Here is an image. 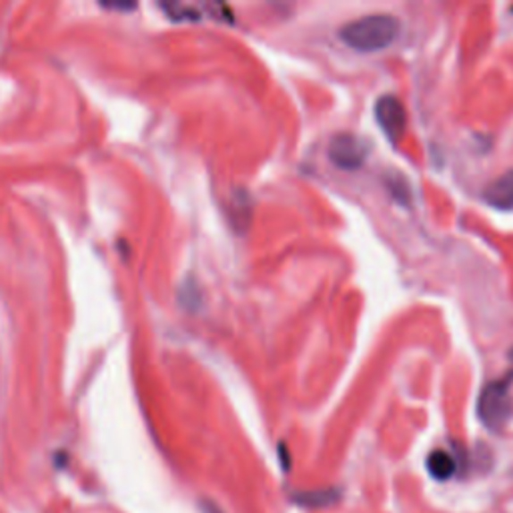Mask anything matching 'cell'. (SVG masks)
I'll return each instance as SVG.
<instances>
[{"mask_svg":"<svg viewBox=\"0 0 513 513\" xmlns=\"http://www.w3.org/2000/svg\"><path fill=\"white\" fill-rule=\"evenodd\" d=\"M172 21H233V13L225 4H185V3H164L161 4Z\"/></svg>","mask_w":513,"mask_h":513,"instance_id":"5b68a950","label":"cell"},{"mask_svg":"<svg viewBox=\"0 0 513 513\" xmlns=\"http://www.w3.org/2000/svg\"><path fill=\"white\" fill-rule=\"evenodd\" d=\"M427 471L432 474V477L445 482V479L453 477L455 474V461L448 451L435 450L429 453V458H427Z\"/></svg>","mask_w":513,"mask_h":513,"instance_id":"52a82bcc","label":"cell"},{"mask_svg":"<svg viewBox=\"0 0 513 513\" xmlns=\"http://www.w3.org/2000/svg\"><path fill=\"white\" fill-rule=\"evenodd\" d=\"M477 413L479 419H482L487 427L500 429L501 425H506V421L511 416V397L508 379H500V382H492L485 385L482 395H479Z\"/></svg>","mask_w":513,"mask_h":513,"instance_id":"7a4b0ae2","label":"cell"},{"mask_svg":"<svg viewBox=\"0 0 513 513\" xmlns=\"http://www.w3.org/2000/svg\"><path fill=\"white\" fill-rule=\"evenodd\" d=\"M329 159L339 169H359L369 155V145L353 132H339L329 143Z\"/></svg>","mask_w":513,"mask_h":513,"instance_id":"3957f363","label":"cell"},{"mask_svg":"<svg viewBox=\"0 0 513 513\" xmlns=\"http://www.w3.org/2000/svg\"><path fill=\"white\" fill-rule=\"evenodd\" d=\"M375 119L391 143H397L408 129V111L395 95H383L379 98L375 103Z\"/></svg>","mask_w":513,"mask_h":513,"instance_id":"277c9868","label":"cell"},{"mask_svg":"<svg viewBox=\"0 0 513 513\" xmlns=\"http://www.w3.org/2000/svg\"><path fill=\"white\" fill-rule=\"evenodd\" d=\"M401 30V22L393 14H367L347 22L341 29V38L355 51L377 53L393 43Z\"/></svg>","mask_w":513,"mask_h":513,"instance_id":"6da1fadb","label":"cell"},{"mask_svg":"<svg viewBox=\"0 0 513 513\" xmlns=\"http://www.w3.org/2000/svg\"><path fill=\"white\" fill-rule=\"evenodd\" d=\"M295 500L305 508H327L339 500V493L333 490H317L295 495Z\"/></svg>","mask_w":513,"mask_h":513,"instance_id":"ba28073f","label":"cell"},{"mask_svg":"<svg viewBox=\"0 0 513 513\" xmlns=\"http://www.w3.org/2000/svg\"><path fill=\"white\" fill-rule=\"evenodd\" d=\"M484 197L495 209H513V169L492 181L485 187Z\"/></svg>","mask_w":513,"mask_h":513,"instance_id":"8992f818","label":"cell"}]
</instances>
